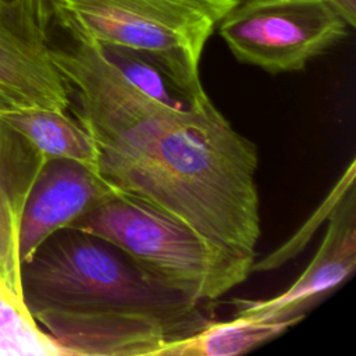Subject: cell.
Wrapping results in <instances>:
<instances>
[{
    "mask_svg": "<svg viewBox=\"0 0 356 356\" xmlns=\"http://www.w3.org/2000/svg\"><path fill=\"white\" fill-rule=\"evenodd\" d=\"M324 239L299 278L270 299H234L236 316L264 321L299 323L339 288L356 267V191L352 185L334 204Z\"/></svg>",
    "mask_w": 356,
    "mask_h": 356,
    "instance_id": "cell-6",
    "label": "cell"
},
{
    "mask_svg": "<svg viewBox=\"0 0 356 356\" xmlns=\"http://www.w3.org/2000/svg\"><path fill=\"white\" fill-rule=\"evenodd\" d=\"M40 31L129 47L202 88L199 65L216 21L185 0H25Z\"/></svg>",
    "mask_w": 356,
    "mask_h": 356,
    "instance_id": "cell-4",
    "label": "cell"
},
{
    "mask_svg": "<svg viewBox=\"0 0 356 356\" xmlns=\"http://www.w3.org/2000/svg\"><path fill=\"white\" fill-rule=\"evenodd\" d=\"M21 1H22V0H0V10L17 7L18 4H21Z\"/></svg>",
    "mask_w": 356,
    "mask_h": 356,
    "instance_id": "cell-16",
    "label": "cell"
},
{
    "mask_svg": "<svg viewBox=\"0 0 356 356\" xmlns=\"http://www.w3.org/2000/svg\"><path fill=\"white\" fill-rule=\"evenodd\" d=\"M0 115L49 159H70L97 170L96 146L88 131L67 111L0 102Z\"/></svg>",
    "mask_w": 356,
    "mask_h": 356,
    "instance_id": "cell-10",
    "label": "cell"
},
{
    "mask_svg": "<svg viewBox=\"0 0 356 356\" xmlns=\"http://www.w3.org/2000/svg\"><path fill=\"white\" fill-rule=\"evenodd\" d=\"M293 321H264L236 316L209 321L192 337L167 346L160 356H238L285 332Z\"/></svg>",
    "mask_w": 356,
    "mask_h": 356,
    "instance_id": "cell-11",
    "label": "cell"
},
{
    "mask_svg": "<svg viewBox=\"0 0 356 356\" xmlns=\"http://www.w3.org/2000/svg\"><path fill=\"white\" fill-rule=\"evenodd\" d=\"M44 156L0 115V299L31 316L22 295L18 231L31 186Z\"/></svg>",
    "mask_w": 356,
    "mask_h": 356,
    "instance_id": "cell-9",
    "label": "cell"
},
{
    "mask_svg": "<svg viewBox=\"0 0 356 356\" xmlns=\"http://www.w3.org/2000/svg\"><path fill=\"white\" fill-rule=\"evenodd\" d=\"M209 14L216 24L242 0H185Z\"/></svg>",
    "mask_w": 356,
    "mask_h": 356,
    "instance_id": "cell-14",
    "label": "cell"
},
{
    "mask_svg": "<svg viewBox=\"0 0 356 356\" xmlns=\"http://www.w3.org/2000/svg\"><path fill=\"white\" fill-rule=\"evenodd\" d=\"M345 18L350 28L356 24V0H328Z\"/></svg>",
    "mask_w": 356,
    "mask_h": 356,
    "instance_id": "cell-15",
    "label": "cell"
},
{
    "mask_svg": "<svg viewBox=\"0 0 356 356\" xmlns=\"http://www.w3.org/2000/svg\"><path fill=\"white\" fill-rule=\"evenodd\" d=\"M70 228L115 245L164 285L196 300H216L246 281L253 259L234 254L171 214L122 193Z\"/></svg>",
    "mask_w": 356,
    "mask_h": 356,
    "instance_id": "cell-3",
    "label": "cell"
},
{
    "mask_svg": "<svg viewBox=\"0 0 356 356\" xmlns=\"http://www.w3.org/2000/svg\"><path fill=\"white\" fill-rule=\"evenodd\" d=\"M96 44L103 56L132 85L164 106L184 110L191 108L206 95L203 86L189 88L181 83L160 61L149 54L117 44L99 42H96Z\"/></svg>",
    "mask_w": 356,
    "mask_h": 356,
    "instance_id": "cell-12",
    "label": "cell"
},
{
    "mask_svg": "<svg viewBox=\"0 0 356 356\" xmlns=\"http://www.w3.org/2000/svg\"><path fill=\"white\" fill-rule=\"evenodd\" d=\"M25 305L65 356H160L210 320L96 235L64 228L21 264Z\"/></svg>",
    "mask_w": 356,
    "mask_h": 356,
    "instance_id": "cell-2",
    "label": "cell"
},
{
    "mask_svg": "<svg viewBox=\"0 0 356 356\" xmlns=\"http://www.w3.org/2000/svg\"><path fill=\"white\" fill-rule=\"evenodd\" d=\"M0 102L67 111L68 86L26 1L0 10Z\"/></svg>",
    "mask_w": 356,
    "mask_h": 356,
    "instance_id": "cell-8",
    "label": "cell"
},
{
    "mask_svg": "<svg viewBox=\"0 0 356 356\" xmlns=\"http://www.w3.org/2000/svg\"><path fill=\"white\" fill-rule=\"evenodd\" d=\"M60 35L63 40H44L68 86L70 108L95 142L97 172L118 193L254 260L257 146L232 128L207 93L191 108L164 106L132 85L96 42Z\"/></svg>",
    "mask_w": 356,
    "mask_h": 356,
    "instance_id": "cell-1",
    "label": "cell"
},
{
    "mask_svg": "<svg viewBox=\"0 0 356 356\" xmlns=\"http://www.w3.org/2000/svg\"><path fill=\"white\" fill-rule=\"evenodd\" d=\"M118 192L95 170L70 159H49L26 196L18 231L21 264L54 232L70 228L79 217Z\"/></svg>",
    "mask_w": 356,
    "mask_h": 356,
    "instance_id": "cell-7",
    "label": "cell"
},
{
    "mask_svg": "<svg viewBox=\"0 0 356 356\" xmlns=\"http://www.w3.org/2000/svg\"><path fill=\"white\" fill-rule=\"evenodd\" d=\"M65 356L58 343L25 316L0 299V356Z\"/></svg>",
    "mask_w": 356,
    "mask_h": 356,
    "instance_id": "cell-13",
    "label": "cell"
},
{
    "mask_svg": "<svg viewBox=\"0 0 356 356\" xmlns=\"http://www.w3.org/2000/svg\"><path fill=\"white\" fill-rule=\"evenodd\" d=\"M217 24L238 61L270 74L305 70L350 28L328 0H242Z\"/></svg>",
    "mask_w": 356,
    "mask_h": 356,
    "instance_id": "cell-5",
    "label": "cell"
}]
</instances>
